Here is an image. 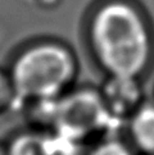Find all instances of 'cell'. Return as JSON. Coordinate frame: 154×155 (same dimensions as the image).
Returning a JSON list of instances; mask_svg holds the SVG:
<instances>
[{"instance_id":"obj_2","label":"cell","mask_w":154,"mask_h":155,"mask_svg":"<svg viewBox=\"0 0 154 155\" xmlns=\"http://www.w3.org/2000/svg\"><path fill=\"white\" fill-rule=\"evenodd\" d=\"M76 73L72 53L55 42H41L22 51L10 73L12 90L21 99L53 100Z\"/></svg>"},{"instance_id":"obj_8","label":"cell","mask_w":154,"mask_h":155,"mask_svg":"<svg viewBox=\"0 0 154 155\" xmlns=\"http://www.w3.org/2000/svg\"><path fill=\"white\" fill-rule=\"evenodd\" d=\"M10 88H12L10 80H8L7 77L0 72V109L3 108V105L5 103H8Z\"/></svg>"},{"instance_id":"obj_6","label":"cell","mask_w":154,"mask_h":155,"mask_svg":"<svg viewBox=\"0 0 154 155\" xmlns=\"http://www.w3.org/2000/svg\"><path fill=\"white\" fill-rule=\"evenodd\" d=\"M131 145L144 155H154V105H141L132 113L129 123Z\"/></svg>"},{"instance_id":"obj_1","label":"cell","mask_w":154,"mask_h":155,"mask_svg":"<svg viewBox=\"0 0 154 155\" xmlns=\"http://www.w3.org/2000/svg\"><path fill=\"white\" fill-rule=\"evenodd\" d=\"M90 36L99 62L111 76L135 77L150 55V37L142 15L129 3L113 0L96 10Z\"/></svg>"},{"instance_id":"obj_7","label":"cell","mask_w":154,"mask_h":155,"mask_svg":"<svg viewBox=\"0 0 154 155\" xmlns=\"http://www.w3.org/2000/svg\"><path fill=\"white\" fill-rule=\"evenodd\" d=\"M84 155H137L131 143L116 137H107L94 143Z\"/></svg>"},{"instance_id":"obj_4","label":"cell","mask_w":154,"mask_h":155,"mask_svg":"<svg viewBox=\"0 0 154 155\" xmlns=\"http://www.w3.org/2000/svg\"><path fill=\"white\" fill-rule=\"evenodd\" d=\"M76 143L79 142L58 132L28 130L12 136L4 146L7 155H69Z\"/></svg>"},{"instance_id":"obj_3","label":"cell","mask_w":154,"mask_h":155,"mask_svg":"<svg viewBox=\"0 0 154 155\" xmlns=\"http://www.w3.org/2000/svg\"><path fill=\"white\" fill-rule=\"evenodd\" d=\"M108 114L102 96L82 92L54 105L53 120L58 134L80 141L84 136L105 123Z\"/></svg>"},{"instance_id":"obj_5","label":"cell","mask_w":154,"mask_h":155,"mask_svg":"<svg viewBox=\"0 0 154 155\" xmlns=\"http://www.w3.org/2000/svg\"><path fill=\"white\" fill-rule=\"evenodd\" d=\"M100 96L111 115L126 114L132 110L135 103L139 101L140 91L134 77L111 76V81Z\"/></svg>"},{"instance_id":"obj_9","label":"cell","mask_w":154,"mask_h":155,"mask_svg":"<svg viewBox=\"0 0 154 155\" xmlns=\"http://www.w3.org/2000/svg\"><path fill=\"white\" fill-rule=\"evenodd\" d=\"M0 155H7V153H5V146H4V143H0Z\"/></svg>"}]
</instances>
